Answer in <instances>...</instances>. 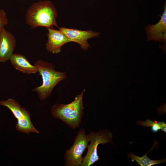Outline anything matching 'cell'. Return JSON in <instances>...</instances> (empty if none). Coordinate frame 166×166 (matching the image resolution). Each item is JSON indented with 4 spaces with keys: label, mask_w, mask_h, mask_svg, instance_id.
Listing matches in <instances>:
<instances>
[{
    "label": "cell",
    "mask_w": 166,
    "mask_h": 166,
    "mask_svg": "<svg viewBox=\"0 0 166 166\" xmlns=\"http://www.w3.org/2000/svg\"><path fill=\"white\" fill-rule=\"evenodd\" d=\"M57 10L53 3L48 0L41 1L33 3L28 9L25 22L32 28L44 26L53 28L57 24Z\"/></svg>",
    "instance_id": "obj_1"
},
{
    "label": "cell",
    "mask_w": 166,
    "mask_h": 166,
    "mask_svg": "<svg viewBox=\"0 0 166 166\" xmlns=\"http://www.w3.org/2000/svg\"><path fill=\"white\" fill-rule=\"evenodd\" d=\"M34 65L38 68L42 82L41 85L33 89L32 91L36 92L39 99L42 101L49 97L54 87L67 76L65 72L57 71L55 66L47 61L38 60Z\"/></svg>",
    "instance_id": "obj_2"
},
{
    "label": "cell",
    "mask_w": 166,
    "mask_h": 166,
    "mask_svg": "<svg viewBox=\"0 0 166 166\" xmlns=\"http://www.w3.org/2000/svg\"><path fill=\"white\" fill-rule=\"evenodd\" d=\"M85 89L77 95L75 100L67 104H55L51 108V113L55 118L59 119L72 129L78 127L84 114L83 95Z\"/></svg>",
    "instance_id": "obj_3"
},
{
    "label": "cell",
    "mask_w": 166,
    "mask_h": 166,
    "mask_svg": "<svg viewBox=\"0 0 166 166\" xmlns=\"http://www.w3.org/2000/svg\"><path fill=\"white\" fill-rule=\"evenodd\" d=\"M0 105L7 107L17 119L16 130L21 132L28 134L30 132L39 133L34 126L30 120L29 111L21 107L19 103L14 99L9 98L6 101H0Z\"/></svg>",
    "instance_id": "obj_4"
},
{
    "label": "cell",
    "mask_w": 166,
    "mask_h": 166,
    "mask_svg": "<svg viewBox=\"0 0 166 166\" xmlns=\"http://www.w3.org/2000/svg\"><path fill=\"white\" fill-rule=\"evenodd\" d=\"M87 135L91 143L87 146V153L83 158L81 165L83 166H89L99 160L97 152V147L99 144H104L108 142L113 143V135L109 130H101L98 132H93Z\"/></svg>",
    "instance_id": "obj_5"
},
{
    "label": "cell",
    "mask_w": 166,
    "mask_h": 166,
    "mask_svg": "<svg viewBox=\"0 0 166 166\" xmlns=\"http://www.w3.org/2000/svg\"><path fill=\"white\" fill-rule=\"evenodd\" d=\"M90 139L81 129L75 138L74 143L71 148L65 151V165L69 166H81L83 160L82 154L87 148Z\"/></svg>",
    "instance_id": "obj_6"
},
{
    "label": "cell",
    "mask_w": 166,
    "mask_h": 166,
    "mask_svg": "<svg viewBox=\"0 0 166 166\" xmlns=\"http://www.w3.org/2000/svg\"><path fill=\"white\" fill-rule=\"evenodd\" d=\"M61 31L71 42L79 44L82 49L86 50L90 47L87 42L88 39L99 36L100 33L92 30H81L69 29L64 27L59 28Z\"/></svg>",
    "instance_id": "obj_7"
},
{
    "label": "cell",
    "mask_w": 166,
    "mask_h": 166,
    "mask_svg": "<svg viewBox=\"0 0 166 166\" xmlns=\"http://www.w3.org/2000/svg\"><path fill=\"white\" fill-rule=\"evenodd\" d=\"M164 11L159 22L155 24H149L145 28L148 41L166 42V4L165 2Z\"/></svg>",
    "instance_id": "obj_8"
},
{
    "label": "cell",
    "mask_w": 166,
    "mask_h": 166,
    "mask_svg": "<svg viewBox=\"0 0 166 166\" xmlns=\"http://www.w3.org/2000/svg\"><path fill=\"white\" fill-rule=\"evenodd\" d=\"M48 41L46 44L47 50L53 53H59L62 46L67 42H71L60 30H57L53 28L47 29Z\"/></svg>",
    "instance_id": "obj_9"
},
{
    "label": "cell",
    "mask_w": 166,
    "mask_h": 166,
    "mask_svg": "<svg viewBox=\"0 0 166 166\" xmlns=\"http://www.w3.org/2000/svg\"><path fill=\"white\" fill-rule=\"evenodd\" d=\"M16 46V40L14 37L4 29L0 34V62L9 60Z\"/></svg>",
    "instance_id": "obj_10"
},
{
    "label": "cell",
    "mask_w": 166,
    "mask_h": 166,
    "mask_svg": "<svg viewBox=\"0 0 166 166\" xmlns=\"http://www.w3.org/2000/svg\"><path fill=\"white\" fill-rule=\"evenodd\" d=\"M9 60L16 70L23 73L30 74L38 73L37 67L31 64L26 57L22 54L13 53Z\"/></svg>",
    "instance_id": "obj_11"
},
{
    "label": "cell",
    "mask_w": 166,
    "mask_h": 166,
    "mask_svg": "<svg viewBox=\"0 0 166 166\" xmlns=\"http://www.w3.org/2000/svg\"><path fill=\"white\" fill-rule=\"evenodd\" d=\"M156 142L152 148L142 157H140L135 155L132 152L127 154L128 158L131 159L132 161H136L138 164L141 166H151L155 164L164 163L166 162V158L159 160H153L150 159L147 156V154L152 150L156 146Z\"/></svg>",
    "instance_id": "obj_12"
},
{
    "label": "cell",
    "mask_w": 166,
    "mask_h": 166,
    "mask_svg": "<svg viewBox=\"0 0 166 166\" xmlns=\"http://www.w3.org/2000/svg\"><path fill=\"white\" fill-rule=\"evenodd\" d=\"M8 23L6 13L3 9H0V34L5 29L4 27Z\"/></svg>",
    "instance_id": "obj_13"
},
{
    "label": "cell",
    "mask_w": 166,
    "mask_h": 166,
    "mask_svg": "<svg viewBox=\"0 0 166 166\" xmlns=\"http://www.w3.org/2000/svg\"><path fill=\"white\" fill-rule=\"evenodd\" d=\"M136 124L140 125H141L143 127H152L156 125H159L160 124V121L158 122L156 121H153L151 120L148 119L146 120V121H136Z\"/></svg>",
    "instance_id": "obj_14"
}]
</instances>
